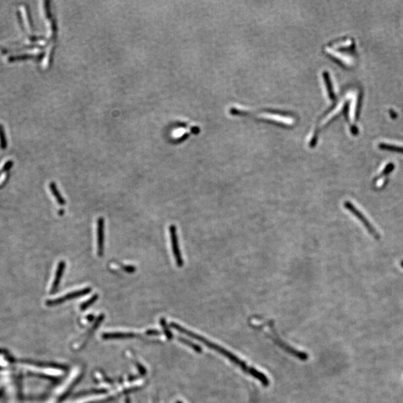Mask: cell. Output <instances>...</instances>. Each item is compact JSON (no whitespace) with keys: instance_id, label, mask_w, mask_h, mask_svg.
Segmentation results:
<instances>
[{"instance_id":"277c9868","label":"cell","mask_w":403,"mask_h":403,"mask_svg":"<svg viewBox=\"0 0 403 403\" xmlns=\"http://www.w3.org/2000/svg\"><path fill=\"white\" fill-rule=\"evenodd\" d=\"M91 291V288H86L83 290H79V291H73V292L70 293L65 295L64 297L59 298V299H54V300L48 301L46 303L48 305H56L62 303V302H66V301L71 300V299H76V298L83 297V296L88 294Z\"/></svg>"},{"instance_id":"e0dca14e","label":"cell","mask_w":403,"mask_h":403,"mask_svg":"<svg viewBox=\"0 0 403 403\" xmlns=\"http://www.w3.org/2000/svg\"><path fill=\"white\" fill-rule=\"evenodd\" d=\"M181 403V402H177V403Z\"/></svg>"},{"instance_id":"6da1fadb","label":"cell","mask_w":403,"mask_h":403,"mask_svg":"<svg viewBox=\"0 0 403 403\" xmlns=\"http://www.w3.org/2000/svg\"><path fill=\"white\" fill-rule=\"evenodd\" d=\"M170 326H172L173 329L177 330L178 332L188 335V336L191 338V339H195V340L203 343V344L206 345V346L210 348V349H213V350L220 353V354L223 355V356L227 358L229 360L231 361L233 363H234L235 365L238 366L243 371L245 372L247 374H250V376H253L254 378L258 380V381L261 382L263 385L267 387V386H268L269 384H270V382H269V380L265 375L263 374L262 373L258 371V370H255V369L253 368V367H249L244 361L240 360L238 357L234 356L231 352L228 351V350H226V349L222 347V346H219V345L216 344V343H213V342H211L210 340H208V339L202 337V336L194 333V332L188 330V329H185V328L179 326V324H176L175 322H172Z\"/></svg>"},{"instance_id":"8fae6325","label":"cell","mask_w":403,"mask_h":403,"mask_svg":"<svg viewBox=\"0 0 403 403\" xmlns=\"http://www.w3.org/2000/svg\"><path fill=\"white\" fill-rule=\"evenodd\" d=\"M97 299H98V295H97V294H95V295L93 296L90 299H88V300L86 301V302H85L84 303L81 305V310L84 311L85 310V309H87V308H89L90 305H93V304L97 300Z\"/></svg>"},{"instance_id":"3957f363","label":"cell","mask_w":403,"mask_h":403,"mask_svg":"<svg viewBox=\"0 0 403 403\" xmlns=\"http://www.w3.org/2000/svg\"><path fill=\"white\" fill-rule=\"evenodd\" d=\"M169 231L174 258H175V260H176V264H177L178 267H182V266L184 265V261L182 257V255H181L180 249H179L177 229H176V226H174V225L170 226Z\"/></svg>"},{"instance_id":"7a4b0ae2","label":"cell","mask_w":403,"mask_h":403,"mask_svg":"<svg viewBox=\"0 0 403 403\" xmlns=\"http://www.w3.org/2000/svg\"><path fill=\"white\" fill-rule=\"evenodd\" d=\"M344 206L346 207V209L349 211V212H351L361 222L364 226H365L366 229L368 230L369 233L372 234V235L374 236L376 238L379 239L380 237V234L377 233L376 230H375V228L372 226L371 223L369 222V220L364 217V215L357 209V208L355 207L353 204H352L350 202H345Z\"/></svg>"},{"instance_id":"8992f818","label":"cell","mask_w":403,"mask_h":403,"mask_svg":"<svg viewBox=\"0 0 403 403\" xmlns=\"http://www.w3.org/2000/svg\"><path fill=\"white\" fill-rule=\"evenodd\" d=\"M65 267H66V264H65L64 261H61L60 262H59V266H58L57 271H56V277H55L53 284H52V290H51V293H52V294H55V293L58 291V289H59L61 279H62L64 272Z\"/></svg>"},{"instance_id":"2e32d148","label":"cell","mask_w":403,"mask_h":403,"mask_svg":"<svg viewBox=\"0 0 403 403\" xmlns=\"http://www.w3.org/2000/svg\"><path fill=\"white\" fill-rule=\"evenodd\" d=\"M126 403H130L129 400L128 399H127V401H126Z\"/></svg>"},{"instance_id":"5b68a950","label":"cell","mask_w":403,"mask_h":403,"mask_svg":"<svg viewBox=\"0 0 403 403\" xmlns=\"http://www.w3.org/2000/svg\"><path fill=\"white\" fill-rule=\"evenodd\" d=\"M104 219L100 217L97 220V254L100 257L103 256L104 253Z\"/></svg>"},{"instance_id":"7c38bea8","label":"cell","mask_w":403,"mask_h":403,"mask_svg":"<svg viewBox=\"0 0 403 403\" xmlns=\"http://www.w3.org/2000/svg\"><path fill=\"white\" fill-rule=\"evenodd\" d=\"M179 340L180 341L183 342L185 344L188 345V346H190L191 348L195 350V351L197 352V353H201L202 352V348L200 346H198V345L195 344L193 342L189 341V340H187V339H183V338H179Z\"/></svg>"},{"instance_id":"9a60e30c","label":"cell","mask_w":403,"mask_h":403,"mask_svg":"<svg viewBox=\"0 0 403 403\" xmlns=\"http://www.w3.org/2000/svg\"><path fill=\"white\" fill-rule=\"evenodd\" d=\"M147 333L149 334V335H158L159 332H157V331H148Z\"/></svg>"},{"instance_id":"ba28073f","label":"cell","mask_w":403,"mask_h":403,"mask_svg":"<svg viewBox=\"0 0 403 403\" xmlns=\"http://www.w3.org/2000/svg\"><path fill=\"white\" fill-rule=\"evenodd\" d=\"M49 188H50L52 194H53V196L56 198L59 204L61 205V206H64L66 202H65L64 199L62 195H61L60 192H59L56 184L54 183V182H51V183L49 184Z\"/></svg>"},{"instance_id":"9c48e42d","label":"cell","mask_w":403,"mask_h":403,"mask_svg":"<svg viewBox=\"0 0 403 403\" xmlns=\"http://www.w3.org/2000/svg\"><path fill=\"white\" fill-rule=\"evenodd\" d=\"M380 147L382 149H384V150L403 153V147H397V146L394 145H387V144H381Z\"/></svg>"},{"instance_id":"52a82bcc","label":"cell","mask_w":403,"mask_h":403,"mask_svg":"<svg viewBox=\"0 0 403 403\" xmlns=\"http://www.w3.org/2000/svg\"><path fill=\"white\" fill-rule=\"evenodd\" d=\"M136 336L135 334L128 333V332H109V333H105L103 335V338L105 339H129V338H134Z\"/></svg>"},{"instance_id":"5bb4252c","label":"cell","mask_w":403,"mask_h":403,"mask_svg":"<svg viewBox=\"0 0 403 403\" xmlns=\"http://www.w3.org/2000/svg\"><path fill=\"white\" fill-rule=\"evenodd\" d=\"M125 270L127 271V272L131 273L134 272V271H135V268H134V267H130V266L129 267H128H128H125Z\"/></svg>"},{"instance_id":"4fadbf2b","label":"cell","mask_w":403,"mask_h":403,"mask_svg":"<svg viewBox=\"0 0 403 403\" xmlns=\"http://www.w3.org/2000/svg\"><path fill=\"white\" fill-rule=\"evenodd\" d=\"M161 325H162V327H163L164 331H165V335H166L167 337H168V339H171V338H172V334H171L170 331L168 329L165 319H161Z\"/></svg>"},{"instance_id":"30bf717a","label":"cell","mask_w":403,"mask_h":403,"mask_svg":"<svg viewBox=\"0 0 403 403\" xmlns=\"http://www.w3.org/2000/svg\"><path fill=\"white\" fill-rule=\"evenodd\" d=\"M7 146L6 138H5V130L3 126L0 124V147L2 149H5Z\"/></svg>"}]
</instances>
